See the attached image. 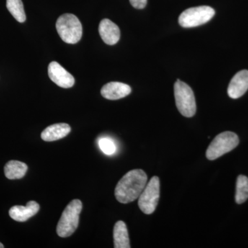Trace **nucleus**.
<instances>
[{
	"mask_svg": "<svg viewBox=\"0 0 248 248\" xmlns=\"http://www.w3.org/2000/svg\"><path fill=\"white\" fill-rule=\"evenodd\" d=\"M147 181V174L142 170L135 169L129 171L116 186V199L122 203L134 202L140 197L142 191L146 187Z\"/></svg>",
	"mask_w": 248,
	"mask_h": 248,
	"instance_id": "obj_1",
	"label": "nucleus"
},
{
	"mask_svg": "<svg viewBox=\"0 0 248 248\" xmlns=\"http://www.w3.org/2000/svg\"><path fill=\"white\" fill-rule=\"evenodd\" d=\"M82 210V203L79 200L72 201L62 213L57 226V233L60 237L71 236L79 225V215Z\"/></svg>",
	"mask_w": 248,
	"mask_h": 248,
	"instance_id": "obj_2",
	"label": "nucleus"
},
{
	"mask_svg": "<svg viewBox=\"0 0 248 248\" xmlns=\"http://www.w3.org/2000/svg\"><path fill=\"white\" fill-rule=\"evenodd\" d=\"M56 29L62 40L67 44L78 43L82 37V26L75 15L66 14L58 18Z\"/></svg>",
	"mask_w": 248,
	"mask_h": 248,
	"instance_id": "obj_3",
	"label": "nucleus"
},
{
	"mask_svg": "<svg viewBox=\"0 0 248 248\" xmlns=\"http://www.w3.org/2000/svg\"><path fill=\"white\" fill-rule=\"evenodd\" d=\"M174 97L178 110L183 116L192 117L197 110L193 91L187 84L178 79L174 84Z\"/></svg>",
	"mask_w": 248,
	"mask_h": 248,
	"instance_id": "obj_4",
	"label": "nucleus"
},
{
	"mask_svg": "<svg viewBox=\"0 0 248 248\" xmlns=\"http://www.w3.org/2000/svg\"><path fill=\"white\" fill-rule=\"evenodd\" d=\"M239 140L232 132H223L217 135L209 145L206 151L207 159L213 161L229 153L239 145Z\"/></svg>",
	"mask_w": 248,
	"mask_h": 248,
	"instance_id": "obj_5",
	"label": "nucleus"
},
{
	"mask_svg": "<svg viewBox=\"0 0 248 248\" xmlns=\"http://www.w3.org/2000/svg\"><path fill=\"white\" fill-rule=\"evenodd\" d=\"M215 15V10L210 6H201L190 8L180 15L179 23L184 28L197 27L209 22Z\"/></svg>",
	"mask_w": 248,
	"mask_h": 248,
	"instance_id": "obj_6",
	"label": "nucleus"
},
{
	"mask_svg": "<svg viewBox=\"0 0 248 248\" xmlns=\"http://www.w3.org/2000/svg\"><path fill=\"white\" fill-rule=\"evenodd\" d=\"M159 177H152L139 197L138 205L140 210L146 215L154 213L159 203Z\"/></svg>",
	"mask_w": 248,
	"mask_h": 248,
	"instance_id": "obj_7",
	"label": "nucleus"
},
{
	"mask_svg": "<svg viewBox=\"0 0 248 248\" xmlns=\"http://www.w3.org/2000/svg\"><path fill=\"white\" fill-rule=\"evenodd\" d=\"M48 73L50 79L60 87L69 89L75 84L73 76L57 62H52L49 64Z\"/></svg>",
	"mask_w": 248,
	"mask_h": 248,
	"instance_id": "obj_8",
	"label": "nucleus"
},
{
	"mask_svg": "<svg viewBox=\"0 0 248 248\" xmlns=\"http://www.w3.org/2000/svg\"><path fill=\"white\" fill-rule=\"evenodd\" d=\"M248 89V71L244 70L238 72L228 88V94L232 99H238L244 95Z\"/></svg>",
	"mask_w": 248,
	"mask_h": 248,
	"instance_id": "obj_9",
	"label": "nucleus"
},
{
	"mask_svg": "<svg viewBox=\"0 0 248 248\" xmlns=\"http://www.w3.org/2000/svg\"><path fill=\"white\" fill-rule=\"evenodd\" d=\"M40 210V205L34 201L28 202L26 206L15 205L10 209L9 215L13 219L18 222H25L35 216Z\"/></svg>",
	"mask_w": 248,
	"mask_h": 248,
	"instance_id": "obj_10",
	"label": "nucleus"
},
{
	"mask_svg": "<svg viewBox=\"0 0 248 248\" xmlns=\"http://www.w3.org/2000/svg\"><path fill=\"white\" fill-rule=\"evenodd\" d=\"M99 32L102 40L108 45H115L120 39L118 26L108 19L102 20L99 26Z\"/></svg>",
	"mask_w": 248,
	"mask_h": 248,
	"instance_id": "obj_11",
	"label": "nucleus"
},
{
	"mask_svg": "<svg viewBox=\"0 0 248 248\" xmlns=\"http://www.w3.org/2000/svg\"><path fill=\"white\" fill-rule=\"evenodd\" d=\"M131 91V88L128 85L121 82H110L103 86L101 94L109 100H117L126 97Z\"/></svg>",
	"mask_w": 248,
	"mask_h": 248,
	"instance_id": "obj_12",
	"label": "nucleus"
},
{
	"mask_svg": "<svg viewBox=\"0 0 248 248\" xmlns=\"http://www.w3.org/2000/svg\"><path fill=\"white\" fill-rule=\"evenodd\" d=\"M68 124H55L47 127L41 135V138L45 141H54L66 137L71 132Z\"/></svg>",
	"mask_w": 248,
	"mask_h": 248,
	"instance_id": "obj_13",
	"label": "nucleus"
},
{
	"mask_svg": "<svg viewBox=\"0 0 248 248\" xmlns=\"http://www.w3.org/2000/svg\"><path fill=\"white\" fill-rule=\"evenodd\" d=\"M114 247L115 248H130L128 229L124 221L115 223L113 231Z\"/></svg>",
	"mask_w": 248,
	"mask_h": 248,
	"instance_id": "obj_14",
	"label": "nucleus"
},
{
	"mask_svg": "<svg viewBox=\"0 0 248 248\" xmlns=\"http://www.w3.org/2000/svg\"><path fill=\"white\" fill-rule=\"evenodd\" d=\"M27 170V165L19 161H10L4 166L5 176L9 179H22Z\"/></svg>",
	"mask_w": 248,
	"mask_h": 248,
	"instance_id": "obj_15",
	"label": "nucleus"
},
{
	"mask_svg": "<svg viewBox=\"0 0 248 248\" xmlns=\"http://www.w3.org/2000/svg\"><path fill=\"white\" fill-rule=\"evenodd\" d=\"M6 7L17 22H25L27 17L22 0H6Z\"/></svg>",
	"mask_w": 248,
	"mask_h": 248,
	"instance_id": "obj_16",
	"label": "nucleus"
},
{
	"mask_svg": "<svg viewBox=\"0 0 248 248\" xmlns=\"http://www.w3.org/2000/svg\"><path fill=\"white\" fill-rule=\"evenodd\" d=\"M248 199V178L239 175L236 181V190L235 200L236 203H244Z\"/></svg>",
	"mask_w": 248,
	"mask_h": 248,
	"instance_id": "obj_17",
	"label": "nucleus"
},
{
	"mask_svg": "<svg viewBox=\"0 0 248 248\" xmlns=\"http://www.w3.org/2000/svg\"><path fill=\"white\" fill-rule=\"evenodd\" d=\"M101 151L107 155H112L117 151L115 142L110 138H104L100 139L98 142Z\"/></svg>",
	"mask_w": 248,
	"mask_h": 248,
	"instance_id": "obj_18",
	"label": "nucleus"
},
{
	"mask_svg": "<svg viewBox=\"0 0 248 248\" xmlns=\"http://www.w3.org/2000/svg\"><path fill=\"white\" fill-rule=\"evenodd\" d=\"M130 2L135 9H142L146 7L147 0H130Z\"/></svg>",
	"mask_w": 248,
	"mask_h": 248,
	"instance_id": "obj_19",
	"label": "nucleus"
},
{
	"mask_svg": "<svg viewBox=\"0 0 248 248\" xmlns=\"http://www.w3.org/2000/svg\"><path fill=\"white\" fill-rule=\"evenodd\" d=\"M4 248V245L1 244V243H0V248Z\"/></svg>",
	"mask_w": 248,
	"mask_h": 248,
	"instance_id": "obj_20",
	"label": "nucleus"
}]
</instances>
